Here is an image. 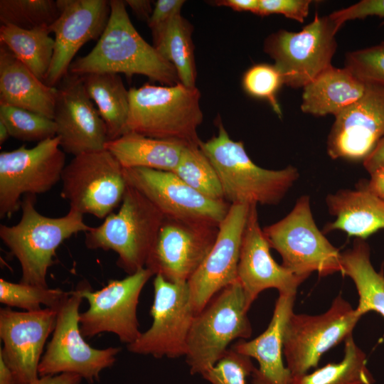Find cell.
Here are the masks:
<instances>
[{"instance_id": "cell-1", "label": "cell", "mask_w": 384, "mask_h": 384, "mask_svg": "<svg viewBox=\"0 0 384 384\" xmlns=\"http://www.w3.org/2000/svg\"><path fill=\"white\" fill-rule=\"evenodd\" d=\"M107 26L92 50L74 60L69 73H123L127 78L142 75L164 85H174L179 78L174 66L149 44L133 26L122 0L110 1Z\"/></svg>"}, {"instance_id": "cell-2", "label": "cell", "mask_w": 384, "mask_h": 384, "mask_svg": "<svg viewBox=\"0 0 384 384\" xmlns=\"http://www.w3.org/2000/svg\"><path fill=\"white\" fill-rule=\"evenodd\" d=\"M199 146L215 169L224 198L230 205H277L299 177L291 165L272 170L255 164L243 142L232 139L220 121L218 134Z\"/></svg>"}, {"instance_id": "cell-3", "label": "cell", "mask_w": 384, "mask_h": 384, "mask_svg": "<svg viewBox=\"0 0 384 384\" xmlns=\"http://www.w3.org/2000/svg\"><path fill=\"white\" fill-rule=\"evenodd\" d=\"M129 111L125 133L199 144L198 128L203 119L201 92L181 82L144 84L129 90ZM124 133V134H125Z\"/></svg>"}, {"instance_id": "cell-4", "label": "cell", "mask_w": 384, "mask_h": 384, "mask_svg": "<svg viewBox=\"0 0 384 384\" xmlns=\"http://www.w3.org/2000/svg\"><path fill=\"white\" fill-rule=\"evenodd\" d=\"M35 201L34 195H26L19 222L11 226L1 225L0 238L20 263L21 282L48 287L47 272L58 246L91 227L84 222L83 215L72 209L62 217L45 216L36 209Z\"/></svg>"}, {"instance_id": "cell-5", "label": "cell", "mask_w": 384, "mask_h": 384, "mask_svg": "<svg viewBox=\"0 0 384 384\" xmlns=\"http://www.w3.org/2000/svg\"><path fill=\"white\" fill-rule=\"evenodd\" d=\"M164 218L149 199L127 185L119 210L85 233V245L115 252L117 266L132 274L145 267Z\"/></svg>"}, {"instance_id": "cell-6", "label": "cell", "mask_w": 384, "mask_h": 384, "mask_svg": "<svg viewBox=\"0 0 384 384\" xmlns=\"http://www.w3.org/2000/svg\"><path fill=\"white\" fill-rule=\"evenodd\" d=\"M250 306L237 281L216 294L196 314L185 356L191 374H203L220 360L232 341L250 337Z\"/></svg>"}, {"instance_id": "cell-7", "label": "cell", "mask_w": 384, "mask_h": 384, "mask_svg": "<svg viewBox=\"0 0 384 384\" xmlns=\"http://www.w3.org/2000/svg\"><path fill=\"white\" fill-rule=\"evenodd\" d=\"M282 265L306 279L312 272L326 277L342 271L341 253L316 226L308 196H300L282 219L263 228Z\"/></svg>"}, {"instance_id": "cell-8", "label": "cell", "mask_w": 384, "mask_h": 384, "mask_svg": "<svg viewBox=\"0 0 384 384\" xmlns=\"http://www.w3.org/2000/svg\"><path fill=\"white\" fill-rule=\"evenodd\" d=\"M341 27L329 16H319L298 32L279 30L266 38L264 50L274 60L284 84L304 87L331 65Z\"/></svg>"}, {"instance_id": "cell-9", "label": "cell", "mask_w": 384, "mask_h": 384, "mask_svg": "<svg viewBox=\"0 0 384 384\" xmlns=\"http://www.w3.org/2000/svg\"><path fill=\"white\" fill-rule=\"evenodd\" d=\"M82 299L80 283L58 309L52 338L38 366L39 376L73 373L93 383L116 361L120 348L97 349L85 341L79 322Z\"/></svg>"}, {"instance_id": "cell-10", "label": "cell", "mask_w": 384, "mask_h": 384, "mask_svg": "<svg viewBox=\"0 0 384 384\" xmlns=\"http://www.w3.org/2000/svg\"><path fill=\"white\" fill-rule=\"evenodd\" d=\"M61 196L70 209L105 218L127 187L123 167L106 149L75 156L63 169Z\"/></svg>"}, {"instance_id": "cell-11", "label": "cell", "mask_w": 384, "mask_h": 384, "mask_svg": "<svg viewBox=\"0 0 384 384\" xmlns=\"http://www.w3.org/2000/svg\"><path fill=\"white\" fill-rule=\"evenodd\" d=\"M341 295L324 314L289 317L284 335L283 354L292 377L316 368L321 356L352 334L361 319Z\"/></svg>"}, {"instance_id": "cell-12", "label": "cell", "mask_w": 384, "mask_h": 384, "mask_svg": "<svg viewBox=\"0 0 384 384\" xmlns=\"http://www.w3.org/2000/svg\"><path fill=\"white\" fill-rule=\"evenodd\" d=\"M58 137L0 153V217H11L21 206V196L49 191L65 166Z\"/></svg>"}, {"instance_id": "cell-13", "label": "cell", "mask_w": 384, "mask_h": 384, "mask_svg": "<svg viewBox=\"0 0 384 384\" xmlns=\"http://www.w3.org/2000/svg\"><path fill=\"white\" fill-rule=\"evenodd\" d=\"M154 301L150 310L151 327L133 343L127 345L133 353L156 358L185 356L196 312L188 283H173L155 275Z\"/></svg>"}, {"instance_id": "cell-14", "label": "cell", "mask_w": 384, "mask_h": 384, "mask_svg": "<svg viewBox=\"0 0 384 384\" xmlns=\"http://www.w3.org/2000/svg\"><path fill=\"white\" fill-rule=\"evenodd\" d=\"M153 275L144 267L122 279L110 280L97 291H92L87 283L82 282V296L89 304L88 309L80 314L83 337L110 332L127 345L134 342L142 334L137 316L139 296Z\"/></svg>"}, {"instance_id": "cell-15", "label": "cell", "mask_w": 384, "mask_h": 384, "mask_svg": "<svg viewBox=\"0 0 384 384\" xmlns=\"http://www.w3.org/2000/svg\"><path fill=\"white\" fill-rule=\"evenodd\" d=\"M219 225L164 218L145 267L173 283H186L211 250Z\"/></svg>"}, {"instance_id": "cell-16", "label": "cell", "mask_w": 384, "mask_h": 384, "mask_svg": "<svg viewBox=\"0 0 384 384\" xmlns=\"http://www.w3.org/2000/svg\"><path fill=\"white\" fill-rule=\"evenodd\" d=\"M127 185L149 199L165 218L206 221L219 225L230 204L208 198L174 173L145 168H123Z\"/></svg>"}, {"instance_id": "cell-17", "label": "cell", "mask_w": 384, "mask_h": 384, "mask_svg": "<svg viewBox=\"0 0 384 384\" xmlns=\"http://www.w3.org/2000/svg\"><path fill=\"white\" fill-rule=\"evenodd\" d=\"M56 88L53 120L63 151L75 156L104 149L107 128L87 92L83 77L68 72Z\"/></svg>"}, {"instance_id": "cell-18", "label": "cell", "mask_w": 384, "mask_h": 384, "mask_svg": "<svg viewBox=\"0 0 384 384\" xmlns=\"http://www.w3.org/2000/svg\"><path fill=\"white\" fill-rule=\"evenodd\" d=\"M250 206L230 205L226 216L219 224L211 250L187 282L196 314L216 294L238 281L242 236Z\"/></svg>"}, {"instance_id": "cell-19", "label": "cell", "mask_w": 384, "mask_h": 384, "mask_svg": "<svg viewBox=\"0 0 384 384\" xmlns=\"http://www.w3.org/2000/svg\"><path fill=\"white\" fill-rule=\"evenodd\" d=\"M58 309L43 308L20 312L0 309V356L17 384H32L39 378L38 366L46 340L53 332Z\"/></svg>"}, {"instance_id": "cell-20", "label": "cell", "mask_w": 384, "mask_h": 384, "mask_svg": "<svg viewBox=\"0 0 384 384\" xmlns=\"http://www.w3.org/2000/svg\"><path fill=\"white\" fill-rule=\"evenodd\" d=\"M384 136V87L366 82L363 95L336 115L327 139L333 159L364 161Z\"/></svg>"}, {"instance_id": "cell-21", "label": "cell", "mask_w": 384, "mask_h": 384, "mask_svg": "<svg viewBox=\"0 0 384 384\" xmlns=\"http://www.w3.org/2000/svg\"><path fill=\"white\" fill-rule=\"evenodd\" d=\"M60 15L50 25L54 33L52 62L44 82L58 85L69 72L80 48L87 41L99 39L108 23L110 1L58 0Z\"/></svg>"}, {"instance_id": "cell-22", "label": "cell", "mask_w": 384, "mask_h": 384, "mask_svg": "<svg viewBox=\"0 0 384 384\" xmlns=\"http://www.w3.org/2000/svg\"><path fill=\"white\" fill-rule=\"evenodd\" d=\"M258 220L257 205H251L244 230L238 267V281L252 304L260 293L274 288L279 294H296L306 279L277 264Z\"/></svg>"}, {"instance_id": "cell-23", "label": "cell", "mask_w": 384, "mask_h": 384, "mask_svg": "<svg viewBox=\"0 0 384 384\" xmlns=\"http://www.w3.org/2000/svg\"><path fill=\"white\" fill-rule=\"evenodd\" d=\"M296 294H279L266 330L250 341L240 340L231 348L253 358L258 368L252 374V384H291L292 375L282 356L284 330L294 313Z\"/></svg>"}, {"instance_id": "cell-24", "label": "cell", "mask_w": 384, "mask_h": 384, "mask_svg": "<svg viewBox=\"0 0 384 384\" xmlns=\"http://www.w3.org/2000/svg\"><path fill=\"white\" fill-rule=\"evenodd\" d=\"M56 96V87H50L38 78L0 44V103L53 119Z\"/></svg>"}, {"instance_id": "cell-25", "label": "cell", "mask_w": 384, "mask_h": 384, "mask_svg": "<svg viewBox=\"0 0 384 384\" xmlns=\"http://www.w3.org/2000/svg\"><path fill=\"white\" fill-rule=\"evenodd\" d=\"M326 203L334 220L325 225L324 233L341 230L364 240L384 228V201L361 186L329 194Z\"/></svg>"}, {"instance_id": "cell-26", "label": "cell", "mask_w": 384, "mask_h": 384, "mask_svg": "<svg viewBox=\"0 0 384 384\" xmlns=\"http://www.w3.org/2000/svg\"><path fill=\"white\" fill-rule=\"evenodd\" d=\"M301 110L316 117L336 115L364 94L366 82L345 67L332 65L303 87Z\"/></svg>"}, {"instance_id": "cell-27", "label": "cell", "mask_w": 384, "mask_h": 384, "mask_svg": "<svg viewBox=\"0 0 384 384\" xmlns=\"http://www.w3.org/2000/svg\"><path fill=\"white\" fill-rule=\"evenodd\" d=\"M186 145L178 141L127 132L108 141L105 149L114 156L124 169L145 168L172 172Z\"/></svg>"}, {"instance_id": "cell-28", "label": "cell", "mask_w": 384, "mask_h": 384, "mask_svg": "<svg viewBox=\"0 0 384 384\" xmlns=\"http://www.w3.org/2000/svg\"><path fill=\"white\" fill-rule=\"evenodd\" d=\"M341 274L353 281L358 294L356 313L362 316L375 311L384 317L383 272L373 268L370 248L364 240L356 238L352 247L341 253Z\"/></svg>"}, {"instance_id": "cell-29", "label": "cell", "mask_w": 384, "mask_h": 384, "mask_svg": "<svg viewBox=\"0 0 384 384\" xmlns=\"http://www.w3.org/2000/svg\"><path fill=\"white\" fill-rule=\"evenodd\" d=\"M88 95L97 105L107 128L108 141L125 133L129 111V93L119 74L91 73L83 75Z\"/></svg>"}, {"instance_id": "cell-30", "label": "cell", "mask_w": 384, "mask_h": 384, "mask_svg": "<svg viewBox=\"0 0 384 384\" xmlns=\"http://www.w3.org/2000/svg\"><path fill=\"white\" fill-rule=\"evenodd\" d=\"M192 32L191 24L178 14L151 33L153 46L174 66L180 82L189 87H196V80Z\"/></svg>"}, {"instance_id": "cell-31", "label": "cell", "mask_w": 384, "mask_h": 384, "mask_svg": "<svg viewBox=\"0 0 384 384\" xmlns=\"http://www.w3.org/2000/svg\"><path fill=\"white\" fill-rule=\"evenodd\" d=\"M49 26L23 29L1 25L0 44L5 46L38 78L45 81L55 46Z\"/></svg>"}, {"instance_id": "cell-32", "label": "cell", "mask_w": 384, "mask_h": 384, "mask_svg": "<svg viewBox=\"0 0 384 384\" xmlns=\"http://www.w3.org/2000/svg\"><path fill=\"white\" fill-rule=\"evenodd\" d=\"M344 341L341 361L294 376L291 384H373L375 380L367 367L366 354L355 343L352 334Z\"/></svg>"}, {"instance_id": "cell-33", "label": "cell", "mask_w": 384, "mask_h": 384, "mask_svg": "<svg viewBox=\"0 0 384 384\" xmlns=\"http://www.w3.org/2000/svg\"><path fill=\"white\" fill-rule=\"evenodd\" d=\"M172 172L201 195L213 200L225 201L217 171L199 144L185 146Z\"/></svg>"}, {"instance_id": "cell-34", "label": "cell", "mask_w": 384, "mask_h": 384, "mask_svg": "<svg viewBox=\"0 0 384 384\" xmlns=\"http://www.w3.org/2000/svg\"><path fill=\"white\" fill-rule=\"evenodd\" d=\"M58 0H1L0 21L23 29L50 26L60 15Z\"/></svg>"}, {"instance_id": "cell-35", "label": "cell", "mask_w": 384, "mask_h": 384, "mask_svg": "<svg viewBox=\"0 0 384 384\" xmlns=\"http://www.w3.org/2000/svg\"><path fill=\"white\" fill-rule=\"evenodd\" d=\"M70 292L50 289L22 282L14 283L0 279V302L8 307H18L26 311L46 308L59 309L70 296Z\"/></svg>"}, {"instance_id": "cell-36", "label": "cell", "mask_w": 384, "mask_h": 384, "mask_svg": "<svg viewBox=\"0 0 384 384\" xmlns=\"http://www.w3.org/2000/svg\"><path fill=\"white\" fill-rule=\"evenodd\" d=\"M0 122L20 141L38 143L56 137L53 119L17 107L0 103Z\"/></svg>"}, {"instance_id": "cell-37", "label": "cell", "mask_w": 384, "mask_h": 384, "mask_svg": "<svg viewBox=\"0 0 384 384\" xmlns=\"http://www.w3.org/2000/svg\"><path fill=\"white\" fill-rule=\"evenodd\" d=\"M284 84L282 75L274 65L256 64L250 67L242 78V87L250 95L268 101L274 112L281 117L282 110L277 94Z\"/></svg>"}, {"instance_id": "cell-38", "label": "cell", "mask_w": 384, "mask_h": 384, "mask_svg": "<svg viewBox=\"0 0 384 384\" xmlns=\"http://www.w3.org/2000/svg\"><path fill=\"white\" fill-rule=\"evenodd\" d=\"M255 367L251 358L228 349L220 360L201 375L210 384H246Z\"/></svg>"}, {"instance_id": "cell-39", "label": "cell", "mask_w": 384, "mask_h": 384, "mask_svg": "<svg viewBox=\"0 0 384 384\" xmlns=\"http://www.w3.org/2000/svg\"><path fill=\"white\" fill-rule=\"evenodd\" d=\"M345 68L364 82L384 87V41L348 53Z\"/></svg>"}, {"instance_id": "cell-40", "label": "cell", "mask_w": 384, "mask_h": 384, "mask_svg": "<svg viewBox=\"0 0 384 384\" xmlns=\"http://www.w3.org/2000/svg\"><path fill=\"white\" fill-rule=\"evenodd\" d=\"M311 0H259L257 14H282L287 18L303 23L308 16Z\"/></svg>"}, {"instance_id": "cell-41", "label": "cell", "mask_w": 384, "mask_h": 384, "mask_svg": "<svg viewBox=\"0 0 384 384\" xmlns=\"http://www.w3.org/2000/svg\"><path fill=\"white\" fill-rule=\"evenodd\" d=\"M329 16L341 27L346 21L368 16L384 18V0H362L351 6L334 11Z\"/></svg>"}, {"instance_id": "cell-42", "label": "cell", "mask_w": 384, "mask_h": 384, "mask_svg": "<svg viewBox=\"0 0 384 384\" xmlns=\"http://www.w3.org/2000/svg\"><path fill=\"white\" fill-rule=\"evenodd\" d=\"M184 3L183 0L156 1L154 3L151 17L147 22L151 33L158 30L174 16L181 14V10Z\"/></svg>"}, {"instance_id": "cell-43", "label": "cell", "mask_w": 384, "mask_h": 384, "mask_svg": "<svg viewBox=\"0 0 384 384\" xmlns=\"http://www.w3.org/2000/svg\"><path fill=\"white\" fill-rule=\"evenodd\" d=\"M361 186L384 201V166L370 174V178L367 183H363Z\"/></svg>"}, {"instance_id": "cell-44", "label": "cell", "mask_w": 384, "mask_h": 384, "mask_svg": "<svg viewBox=\"0 0 384 384\" xmlns=\"http://www.w3.org/2000/svg\"><path fill=\"white\" fill-rule=\"evenodd\" d=\"M363 164L370 175L384 166V136L371 154L364 160Z\"/></svg>"}, {"instance_id": "cell-45", "label": "cell", "mask_w": 384, "mask_h": 384, "mask_svg": "<svg viewBox=\"0 0 384 384\" xmlns=\"http://www.w3.org/2000/svg\"><path fill=\"white\" fill-rule=\"evenodd\" d=\"M82 378L73 373L40 376L32 384H80Z\"/></svg>"}, {"instance_id": "cell-46", "label": "cell", "mask_w": 384, "mask_h": 384, "mask_svg": "<svg viewBox=\"0 0 384 384\" xmlns=\"http://www.w3.org/2000/svg\"><path fill=\"white\" fill-rule=\"evenodd\" d=\"M215 4L228 6L238 11H250L257 14L259 0H221L215 1Z\"/></svg>"}, {"instance_id": "cell-47", "label": "cell", "mask_w": 384, "mask_h": 384, "mask_svg": "<svg viewBox=\"0 0 384 384\" xmlns=\"http://www.w3.org/2000/svg\"><path fill=\"white\" fill-rule=\"evenodd\" d=\"M132 9L134 14L140 20L149 21L153 11L151 1L149 0H127L124 1Z\"/></svg>"}, {"instance_id": "cell-48", "label": "cell", "mask_w": 384, "mask_h": 384, "mask_svg": "<svg viewBox=\"0 0 384 384\" xmlns=\"http://www.w3.org/2000/svg\"><path fill=\"white\" fill-rule=\"evenodd\" d=\"M0 384H17L15 377L6 364L2 357L0 356Z\"/></svg>"}, {"instance_id": "cell-49", "label": "cell", "mask_w": 384, "mask_h": 384, "mask_svg": "<svg viewBox=\"0 0 384 384\" xmlns=\"http://www.w3.org/2000/svg\"><path fill=\"white\" fill-rule=\"evenodd\" d=\"M10 137L9 132L6 127L0 122V144H4Z\"/></svg>"}]
</instances>
